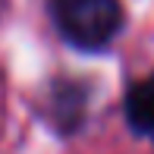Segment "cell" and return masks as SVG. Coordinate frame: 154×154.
Segmentation results:
<instances>
[{
    "label": "cell",
    "mask_w": 154,
    "mask_h": 154,
    "mask_svg": "<svg viewBox=\"0 0 154 154\" xmlns=\"http://www.w3.org/2000/svg\"><path fill=\"white\" fill-rule=\"evenodd\" d=\"M60 35L82 51H101L120 35V0H51Z\"/></svg>",
    "instance_id": "obj_1"
},
{
    "label": "cell",
    "mask_w": 154,
    "mask_h": 154,
    "mask_svg": "<svg viewBox=\"0 0 154 154\" xmlns=\"http://www.w3.org/2000/svg\"><path fill=\"white\" fill-rule=\"evenodd\" d=\"M126 120L135 132L154 135V72L129 88V94H126Z\"/></svg>",
    "instance_id": "obj_2"
}]
</instances>
